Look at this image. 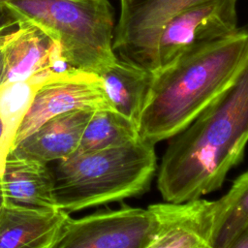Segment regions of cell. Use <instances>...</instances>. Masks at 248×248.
I'll return each instance as SVG.
<instances>
[{
    "instance_id": "6da1fadb",
    "label": "cell",
    "mask_w": 248,
    "mask_h": 248,
    "mask_svg": "<svg viewBox=\"0 0 248 248\" xmlns=\"http://www.w3.org/2000/svg\"><path fill=\"white\" fill-rule=\"evenodd\" d=\"M170 139L157 177L165 201L201 198L223 185L248 142V59L233 81Z\"/></svg>"
},
{
    "instance_id": "7a4b0ae2",
    "label": "cell",
    "mask_w": 248,
    "mask_h": 248,
    "mask_svg": "<svg viewBox=\"0 0 248 248\" xmlns=\"http://www.w3.org/2000/svg\"><path fill=\"white\" fill-rule=\"evenodd\" d=\"M247 59L245 25L153 72L140 137L156 144L184 130L233 81Z\"/></svg>"
},
{
    "instance_id": "3957f363",
    "label": "cell",
    "mask_w": 248,
    "mask_h": 248,
    "mask_svg": "<svg viewBox=\"0 0 248 248\" xmlns=\"http://www.w3.org/2000/svg\"><path fill=\"white\" fill-rule=\"evenodd\" d=\"M154 146L140 138L56 161L50 169L58 207L72 213L145 193L157 170Z\"/></svg>"
},
{
    "instance_id": "277c9868",
    "label": "cell",
    "mask_w": 248,
    "mask_h": 248,
    "mask_svg": "<svg viewBox=\"0 0 248 248\" xmlns=\"http://www.w3.org/2000/svg\"><path fill=\"white\" fill-rule=\"evenodd\" d=\"M3 6L57 42L71 67L99 75L117 58L108 0H10Z\"/></svg>"
},
{
    "instance_id": "5b68a950",
    "label": "cell",
    "mask_w": 248,
    "mask_h": 248,
    "mask_svg": "<svg viewBox=\"0 0 248 248\" xmlns=\"http://www.w3.org/2000/svg\"><path fill=\"white\" fill-rule=\"evenodd\" d=\"M203 0H120L114 27L117 57L157 70V46L165 24L179 12Z\"/></svg>"
},
{
    "instance_id": "8992f818",
    "label": "cell",
    "mask_w": 248,
    "mask_h": 248,
    "mask_svg": "<svg viewBox=\"0 0 248 248\" xmlns=\"http://www.w3.org/2000/svg\"><path fill=\"white\" fill-rule=\"evenodd\" d=\"M236 3L203 0L173 16L159 37L157 70L185 52L234 33L238 29Z\"/></svg>"
},
{
    "instance_id": "52a82bcc",
    "label": "cell",
    "mask_w": 248,
    "mask_h": 248,
    "mask_svg": "<svg viewBox=\"0 0 248 248\" xmlns=\"http://www.w3.org/2000/svg\"><path fill=\"white\" fill-rule=\"evenodd\" d=\"M153 229L147 208L123 206L69 218L54 248H148Z\"/></svg>"
},
{
    "instance_id": "ba28073f",
    "label": "cell",
    "mask_w": 248,
    "mask_h": 248,
    "mask_svg": "<svg viewBox=\"0 0 248 248\" xmlns=\"http://www.w3.org/2000/svg\"><path fill=\"white\" fill-rule=\"evenodd\" d=\"M78 109L113 108L98 74L70 67L39 89L17 131L14 148L48 119Z\"/></svg>"
},
{
    "instance_id": "9c48e42d",
    "label": "cell",
    "mask_w": 248,
    "mask_h": 248,
    "mask_svg": "<svg viewBox=\"0 0 248 248\" xmlns=\"http://www.w3.org/2000/svg\"><path fill=\"white\" fill-rule=\"evenodd\" d=\"M147 209L153 221L148 248L214 247L216 201H166Z\"/></svg>"
},
{
    "instance_id": "30bf717a",
    "label": "cell",
    "mask_w": 248,
    "mask_h": 248,
    "mask_svg": "<svg viewBox=\"0 0 248 248\" xmlns=\"http://www.w3.org/2000/svg\"><path fill=\"white\" fill-rule=\"evenodd\" d=\"M70 67L58 43L29 22L17 18L3 38L0 84L24 80L46 70Z\"/></svg>"
},
{
    "instance_id": "8fae6325",
    "label": "cell",
    "mask_w": 248,
    "mask_h": 248,
    "mask_svg": "<svg viewBox=\"0 0 248 248\" xmlns=\"http://www.w3.org/2000/svg\"><path fill=\"white\" fill-rule=\"evenodd\" d=\"M70 213L46 209L0 205V248H54Z\"/></svg>"
},
{
    "instance_id": "7c38bea8",
    "label": "cell",
    "mask_w": 248,
    "mask_h": 248,
    "mask_svg": "<svg viewBox=\"0 0 248 248\" xmlns=\"http://www.w3.org/2000/svg\"><path fill=\"white\" fill-rule=\"evenodd\" d=\"M4 202L15 205L57 209L54 180L50 167L12 150L0 175Z\"/></svg>"
},
{
    "instance_id": "4fadbf2b",
    "label": "cell",
    "mask_w": 248,
    "mask_h": 248,
    "mask_svg": "<svg viewBox=\"0 0 248 248\" xmlns=\"http://www.w3.org/2000/svg\"><path fill=\"white\" fill-rule=\"evenodd\" d=\"M93 112L78 109L58 114L46 121L13 150L46 164L66 159L77 151Z\"/></svg>"
},
{
    "instance_id": "5bb4252c",
    "label": "cell",
    "mask_w": 248,
    "mask_h": 248,
    "mask_svg": "<svg viewBox=\"0 0 248 248\" xmlns=\"http://www.w3.org/2000/svg\"><path fill=\"white\" fill-rule=\"evenodd\" d=\"M113 109L138 127L153 80V72L119 57L99 74Z\"/></svg>"
},
{
    "instance_id": "9a60e30c",
    "label": "cell",
    "mask_w": 248,
    "mask_h": 248,
    "mask_svg": "<svg viewBox=\"0 0 248 248\" xmlns=\"http://www.w3.org/2000/svg\"><path fill=\"white\" fill-rule=\"evenodd\" d=\"M65 70V69H64ZM63 70H46L31 78L0 84V175L6 158L13 150L17 131L39 89L55 78Z\"/></svg>"
},
{
    "instance_id": "2e32d148",
    "label": "cell",
    "mask_w": 248,
    "mask_h": 248,
    "mask_svg": "<svg viewBox=\"0 0 248 248\" xmlns=\"http://www.w3.org/2000/svg\"><path fill=\"white\" fill-rule=\"evenodd\" d=\"M139 127L113 109L93 112L76 152L83 153L115 147L140 139Z\"/></svg>"
},
{
    "instance_id": "e0dca14e",
    "label": "cell",
    "mask_w": 248,
    "mask_h": 248,
    "mask_svg": "<svg viewBox=\"0 0 248 248\" xmlns=\"http://www.w3.org/2000/svg\"><path fill=\"white\" fill-rule=\"evenodd\" d=\"M248 221V170L238 176L230 190L216 201L213 248H228Z\"/></svg>"
},
{
    "instance_id": "ac0fdd59",
    "label": "cell",
    "mask_w": 248,
    "mask_h": 248,
    "mask_svg": "<svg viewBox=\"0 0 248 248\" xmlns=\"http://www.w3.org/2000/svg\"><path fill=\"white\" fill-rule=\"evenodd\" d=\"M17 18L4 6L0 7V65H1V44L7 31L13 27Z\"/></svg>"
},
{
    "instance_id": "d6986e66",
    "label": "cell",
    "mask_w": 248,
    "mask_h": 248,
    "mask_svg": "<svg viewBox=\"0 0 248 248\" xmlns=\"http://www.w3.org/2000/svg\"><path fill=\"white\" fill-rule=\"evenodd\" d=\"M228 248H248V221L238 231Z\"/></svg>"
},
{
    "instance_id": "ffe728a7",
    "label": "cell",
    "mask_w": 248,
    "mask_h": 248,
    "mask_svg": "<svg viewBox=\"0 0 248 248\" xmlns=\"http://www.w3.org/2000/svg\"><path fill=\"white\" fill-rule=\"evenodd\" d=\"M7 1H10V0H0V7H2Z\"/></svg>"
},
{
    "instance_id": "44dd1931",
    "label": "cell",
    "mask_w": 248,
    "mask_h": 248,
    "mask_svg": "<svg viewBox=\"0 0 248 248\" xmlns=\"http://www.w3.org/2000/svg\"><path fill=\"white\" fill-rule=\"evenodd\" d=\"M1 134H2V124L0 122V138H1Z\"/></svg>"
},
{
    "instance_id": "7402d4cb",
    "label": "cell",
    "mask_w": 248,
    "mask_h": 248,
    "mask_svg": "<svg viewBox=\"0 0 248 248\" xmlns=\"http://www.w3.org/2000/svg\"><path fill=\"white\" fill-rule=\"evenodd\" d=\"M2 201H3V199H2V196H1V193H0V205L2 203Z\"/></svg>"
}]
</instances>
